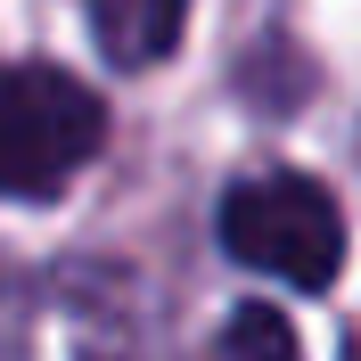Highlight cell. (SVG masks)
Here are the masks:
<instances>
[{
    "instance_id": "cell-1",
    "label": "cell",
    "mask_w": 361,
    "mask_h": 361,
    "mask_svg": "<svg viewBox=\"0 0 361 361\" xmlns=\"http://www.w3.org/2000/svg\"><path fill=\"white\" fill-rule=\"evenodd\" d=\"M222 247L279 288H329L345 263V214L304 173H255L222 197Z\"/></svg>"
},
{
    "instance_id": "cell-2",
    "label": "cell",
    "mask_w": 361,
    "mask_h": 361,
    "mask_svg": "<svg viewBox=\"0 0 361 361\" xmlns=\"http://www.w3.org/2000/svg\"><path fill=\"white\" fill-rule=\"evenodd\" d=\"M107 115L58 66H0V197H42L99 157Z\"/></svg>"
},
{
    "instance_id": "cell-3",
    "label": "cell",
    "mask_w": 361,
    "mask_h": 361,
    "mask_svg": "<svg viewBox=\"0 0 361 361\" xmlns=\"http://www.w3.org/2000/svg\"><path fill=\"white\" fill-rule=\"evenodd\" d=\"M180 25H189V0H90V33L115 66H157L180 42Z\"/></svg>"
},
{
    "instance_id": "cell-4",
    "label": "cell",
    "mask_w": 361,
    "mask_h": 361,
    "mask_svg": "<svg viewBox=\"0 0 361 361\" xmlns=\"http://www.w3.org/2000/svg\"><path fill=\"white\" fill-rule=\"evenodd\" d=\"M222 361H295V345H288V329H279L271 312H247L222 337Z\"/></svg>"
}]
</instances>
